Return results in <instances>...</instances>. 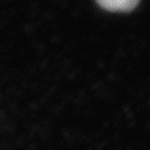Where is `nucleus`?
<instances>
[{"mask_svg": "<svg viewBox=\"0 0 150 150\" xmlns=\"http://www.w3.org/2000/svg\"><path fill=\"white\" fill-rule=\"evenodd\" d=\"M102 8L110 12L127 13L136 8L140 0H96Z\"/></svg>", "mask_w": 150, "mask_h": 150, "instance_id": "f257e3e1", "label": "nucleus"}]
</instances>
